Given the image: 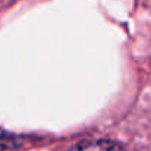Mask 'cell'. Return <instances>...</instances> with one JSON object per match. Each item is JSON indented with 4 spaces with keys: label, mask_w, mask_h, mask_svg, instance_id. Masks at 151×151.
Returning <instances> with one entry per match:
<instances>
[{
    "label": "cell",
    "mask_w": 151,
    "mask_h": 151,
    "mask_svg": "<svg viewBox=\"0 0 151 151\" xmlns=\"http://www.w3.org/2000/svg\"><path fill=\"white\" fill-rule=\"evenodd\" d=\"M21 141L18 137L0 129V151H6V150H13L16 147H19Z\"/></svg>",
    "instance_id": "obj_2"
},
{
    "label": "cell",
    "mask_w": 151,
    "mask_h": 151,
    "mask_svg": "<svg viewBox=\"0 0 151 151\" xmlns=\"http://www.w3.org/2000/svg\"><path fill=\"white\" fill-rule=\"evenodd\" d=\"M69 151H125L119 144L109 139H94V141H82L75 144Z\"/></svg>",
    "instance_id": "obj_1"
}]
</instances>
